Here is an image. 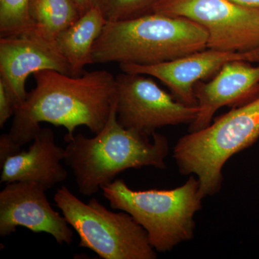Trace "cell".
I'll use <instances>...</instances> for the list:
<instances>
[{
  "label": "cell",
  "instance_id": "cell-1",
  "mask_svg": "<svg viewBox=\"0 0 259 259\" xmlns=\"http://www.w3.org/2000/svg\"><path fill=\"white\" fill-rule=\"evenodd\" d=\"M35 87L16 107L11 128L0 136V153L9 157L22 151L41 128V122L67 130L65 141L84 125L97 134L105 125L114 102L116 77L105 70L84 71L79 76L42 70L33 74Z\"/></svg>",
  "mask_w": 259,
  "mask_h": 259
},
{
  "label": "cell",
  "instance_id": "cell-2",
  "mask_svg": "<svg viewBox=\"0 0 259 259\" xmlns=\"http://www.w3.org/2000/svg\"><path fill=\"white\" fill-rule=\"evenodd\" d=\"M65 142L64 161L72 169L79 192L84 196L96 194L129 168L166 167V137L156 132L151 141L147 135L121 125L115 101L106 124L95 137L79 134Z\"/></svg>",
  "mask_w": 259,
  "mask_h": 259
},
{
  "label": "cell",
  "instance_id": "cell-3",
  "mask_svg": "<svg viewBox=\"0 0 259 259\" xmlns=\"http://www.w3.org/2000/svg\"><path fill=\"white\" fill-rule=\"evenodd\" d=\"M207 30L187 19L153 13L107 22L93 47L94 64L150 66L207 49Z\"/></svg>",
  "mask_w": 259,
  "mask_h": 259
},
{
  "label": "cell",
  "instance_id": "cell-4",
  "mask_svg": "<svg viewBox=\"0 0 259 259\" xmlns=\"http://www.w3.org/2000/svg\"><path fill=\"white\" fill-rule=\"evenodd\" d=\"M258 139L259 96L205 128L182 136L174 148L173 157L182 175L197 177L203 199L221 190L226 162Z\"/></svg>",
  "mask_w": 259,
  "mask_h": 259
},
{
  "label": "cell",
  "instance_id": "cell-5",
  "mask_svg": "<svg viewBox=\"0 0 259 259\" xmlns=\"http://www.w3.org/2000/svg\"><path fill=\"white\" fill-rule=\"evenodd\" d=\"M197 177L172 190L135 191L122 180L112 181L102 188L110 207L128 213L147 233L158 252L171 251L192 239L194 215L202 208Z\"/></svg>",
  "mask_w": 259,
  "mask_h": 259
},
{
  "label": "cell",
  "instance_id": "cell-6",
  "mask_svg": "<svg viewBox=\"0 0 259 259\" xmlns=\"http://www.w3.org/2000/svg\"><path fill=\"white\" fill-rule=\"evenodd\" d=\"M56 205L80 238L79 246L104 259H155L147 233L128 213L114 212L97 199L88 203L65 186L54 195Z\"/></svg>",
  "mask_w": 259,
  "mask_h": 259
},
{
  "label": "cell",
  "instance_id": "cell-7",
  "mask_svg": "<svg viewBox=\"0 0 259 259\" xmlns=\"http://www.w3.org/2000/svg\"><path fill=\"white\" fill-rule=\"evenodd\" d=\"M153 13L181 17L203 27L208 49L235 52L259 49V10L229 0H159Z\"/></svg>",
  "mask_w": 259,
  "mask_h": 259
},
{
  "label": "cell",
  "instance_id": "cell-8",
  "mask_svg": "<svg viewBox=\"0 0 259 259\" xmlns=\"http://www.w3.org/2000/svg\"><path fill=\"white\" fill-rule=\"evenodd\" d=\"M116 83V114L125 128L153 136L164 126L190 125L198 115V106L175 100L147 75L123 72Z\"/></svg>",
  "mask_w": 259,
  "mask_h": 259
},
{
  "label": "cell",
  "instance_id": "cell-9",
  "mask_svg": "<svg viewBox=\"0 0 259 259\" xmlns=\"http://www.w3.org/2000/svg\"><path fill=\"white\" fill-rule=\"evenodd\" d=\"M46 191L35 182L8 183L0 192V236H10L20 226L51 235L59 244L71 243V226L53 209Z\"/></svg>",
  "mask_w": 259,
  "mask_h": 259
},
{
  "label": "cell",
  "instance_id": "cell-10",
  "mask_svg": "<svg viewBox=\"0 0 259 259\" xmlns=\"http://www.w3.org/2000/svg\"><path fill=\"white\" fill-rule=\"evenodd\" d=\"M259 62V49L244 52L205 49L161 64L143 66L120 64L123 72L153 76L171 90L177 101L197 106L194 87L201 80L216 74L230 61Z\"/></svg>",
  "mask_w": 259,
  "mask_h": 259
},
{
  "label": "cell",
  "instance_id": "cell-11",
  "mask_svg": "<svg viewBox=\"0 0 259 259\" xmlns=\"http://www.w3.org/2000/svg\"><path fill=\"white\" fill-rule=\"evenodd\" d=\"M42 70L73 76L56 42L47 41L31 32L0 37V80L14 97L16 107L28 95L25 84L29 76Z\"/></svg>",
  "mask_w": 259,
  "mask_h": 259
},
{
  "label": "cell",
  "instance_id": "cell-12",
  "mask_svg": "<svg viewBox=\"0 0 259 259\" xmlns=\"http://www.w3.org/2000/svg\"><path fill=\"white\" fill-rule=\"evenodd\" d=\"M194 95L199 107L189 133L205 128L215 112L225 106H241L259 96V65L245 61L227 63L208 83H196Z\"/></svg>",
  "mask_w": 259,
  "mask_h": 259
},
{
  "label": "cell",
  "instance_id": "cell-13",
  "mask_svg": "<svg viewBox=\"0 0 259 259\" xmlns=\"http://www.w3.org/2000/svg\"><path fill=\"white\" fill-rule=\"evenodd\" d=\"M65 156V148L56 144L52 130L41 127L28 151L10 156L0 166L1 182H35L49 190L67 179L68 172L61 163Z\"/></svg>",
  "mask_w": 259,
  "mask_h": 259
},
{
  "label": "cell",
  "instance_id": "cell-14",
  "mask_svg": "<svg viewBox=\"0 0 259 259\" xmlns=\"http://www.w3.org/2000/svg\"><path fill=\"white\" fill-rule=\"evenodd\" d=\"M107 23L101 10L94 6L56 39L73 76L82 74L87 66L94 64L93 47Z\"/></svg>",
  "mask_w": 259,
  "mask_h": 259
},
{
  "label": "cell",
  "instance_id": "cell-15",
  "mask_svg": "<svg viewBox=\"0 0 259 259\" xmlns=\"http://www.w3.org/2000/svg\"><path fill=\"white\" fill-rule=\"evenodd\" d=\"M29 15L31 33L51 42L81 16L74 0H30Z\"/></svg>",
  "mask_w": 259,
  "mask_h": 259
},
{
  "label": "cell",
  "instance_id": "cell-16",
  "mask_svg": "<svg viewBox=\"0 0 259 259\" xmlns=\"http://www.w3.org/2000/svg\"><path fill=\"white\" fill-rule=\"evenodd\" d=\"M30 0H0V37L32 31L29 15Z\"/></svg>",
  "mask_w": 259,
  "mask_h": 259
},
{
  "label": "cell",
  "instance_id": "cell-17",
  "mask_svg": "<svg viewBox=\"0 0 259 259\" xmlns=\"http://www.w3.org/2000/svg\"><path fill=\"white\" fill-rule=\"evenodd\" d=\"M159 0H95L107 22L131 20L153 13Z\"/></svg>",
  "mask_w": 259,
  "mask_h": 259
},
{
  "label": "cell",
  "instance_id": "cell-18",
  "mask_svg": "<svg viewBox=\"0 0 259 259\" xmlns=\"http://www.w3.org/2000/svg\"><path fill=\"white\" fill-rule=\"evenodd\" d=\"M16 108V102L15 101L12 93H10L6 85L0 80V127L3 128L8 119L14 115Z\"/></svg>",
  "mask_w": 259,
  "mask_h": 259
},
{
  "label": "cell",
  "instance_id": "cell-19",
  "mask_svg": "<svg viewBox=\"0 0 259 259\" xmlns=\"http://www.w3.org/2000/svg\"><path fill=\"white\" fill-rule=\"evenodd\" d=\"M74 1L77 5L81 15L95 6V0H74Z\"/></svg>",
  "mask_w": 259,
  "mask_h": 259
},
{
  "label": "cell",
  "instance_id": "cell-20",
  "mask_svg": "<svg viewBox=\"0 0 259 259\" xmlns=\"http://www.w3.org/2000/svg\"><path fill=\"white\" fill-rule=\"evenodd\" d=\"M229 1L243 8L259 10V0H229Z\"/></svg>",
  "mask_w": 259,
  "mask_h": 259
}]
</instances>
